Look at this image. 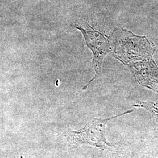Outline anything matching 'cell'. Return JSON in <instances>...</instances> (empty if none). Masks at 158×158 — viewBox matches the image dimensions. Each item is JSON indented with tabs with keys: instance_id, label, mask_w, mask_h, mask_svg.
Returning a JSON list of instances; mask_svg holds the SVG:
<instances>
[{
	"instance_id": "cell-1",
	"label": "cell",
	"mask_w": 158,
	"mask_h": 158,
	"mask_svg": "<svg viewBox=\"0 0 158 158\" xmlns=\"http://www.w3.org/2000/svg\"><path fill=\"white\" fill-rule=\"evenodd\" d=\"M108 119H94L84 128L77 131H72L70 135L74 143L79 145L87 143L94 147L101 148L110 147L106 141L105 130Z\"/></svg>"
},
{
	"instance_id": "cell-2",
	"label": "cell",
	"mask_w": 158,
	"mask_h": 158,
	"mask_svg": "<svg viewBox=\"0 0 158 158\" xmlns=\"http://www.w3.org/2000/svg\"><path fill=\"white\" fill-rule=\"evenodd\" d=\"M84 35L87 45L94 54L93 64L97 74L100 72L102 60L103 57L111 50L105 36L97 31H86L84 29L76 27Z\"/></svg>"
}]
</instances>
